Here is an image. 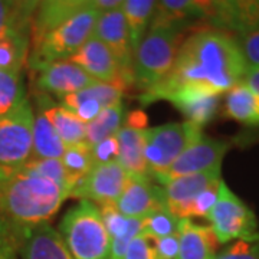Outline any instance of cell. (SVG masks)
Masks as SVG:
<instances>
[{
	"label": "cell",
	"mask_w": 259,
	"mask_h": 259,
	"mask_svg": "<svg viewBox=\"0 0 259 259\" xmlns=\"http://www.w3.org/2000/svg\"><path fill=\"white\" fill-rule=\"evenodd\" d=\"M125 259H157V246L156 238L140 232L130 243Z\"/></svg>",
	"instance_id": "cell-36"
},
{
	"label": "cell",
	"mask_w": 259,
	"mask_h": 259,
	"mask_svg": "<svg viewBox=\"0 0 259 259\" xmlns=\"http://www.w3.org/2000/svg\"><path fill=\"white\" fill-rule=\"evenodd\" d=\"M202 128L189 121L167 122L144 130V157L153 179L164 175L176 158L203 137Z\"/></svg>",
	"instance_id": "cell-6"
},
{
	"label": "cell",
	"mask_w": 259,
	"mask_h": 259,
	"mask_svg": "<svg viewBox=\"0 0 259 259\" xmlns=\"http://www.w3.org/2000/svg\"><path fill=\"white\" fill-rule=\"evenodd\" d=\"M68 61L78 65L95 81L112 85L122 93L128 91L130 85L121 74L115 58L97 36L90 37Z\"/></svg>",
	"instance_id": "cell-11"
},
{
	"label": "cell",
	"mask_w": 259,
	"mask_h": 259,
	"mask_svg": "<svg viewBox=\"0 0 259 259\" xmlns=\"http://www.w3.org/2000/svg\"><path fill=\"white\" fill-rule=\"evenodd\" d=\"M185 26L150 23L147 33L133 54L134 87L144 94L163 82L173 69Z\"/></svg>",
	"instance_id": "cell-3"
},
{
	"label": "cell",
	"mask_w": 259,
	"mask_h": 259,
	"mask_svg": "<svg viewBox=\"0 0 259 259\" xmlns=\"http://www.w3.org/2000/svg\"><path fill=\"white\" fill-rule=\"evenodd\" d=\"M252 93H255L259 97V68H249L246 69V74L243 76V81Z\"/></svg>",
	"instance_id": "cell-42"
},
{
	"label": "cell",
	"mask_w": 259,
	"mask_h": 259,
	"mask_svg": "<svg viewBox=\"0 0 259 259\" xmlns=\"http://www.w3.org/2000/svg\"><path fill=\"white\" fill-rule=\"evenodd\" d=\"M35 114L28 98L0 117V167L19 170L32 156Z\"/></svg>",
	"instance_id": "cell-8"
},
{
	"label": "cell",
	"mask_w": 259,
	"mask_h": 259,
	"mask_svg": "<svg viewBox=\"0 0 259 259\" xmlns=\"http://www.w3.org/2000/svg\"><path fill=\"white\" fill-rule=\"evenodd\" d=\"M128 175L118 161L94 166V168L76 183L69 194L71 199L88 200L100 206H115L124 187L127 185Z\"/></svg>",
	"instance_id": "cell-9"
},
{
	"label": "cell",
	"mask_w": 259,
	"mask_h": 259,
	"mask_svg": "<svg viewBox=\"0 0 259 259\" xmlns=\"http://www.w3.org/2000/svg\"><path fill=\"white\" fill-rule=\"evenodd\" d=\"M216 259H259V239L236 241L218 253Z\"/></svg>",
	"instance_id": "cell-38"
},
{
	"label": "cell",
	"mask_w": 259,
	"mask_h": 259,
	"mask_svg": "<svg viewBox=\"0 0 259 259\" xmlns=\"http://www.w3.org/2000/svg\"><path fill=\"white\" fill-rule=\"evenodd\" d=\"M39 108L47 114L48 120L54 125L61 140L66 147H72L76 144L85 143L87 124L79 120L75 114L68 111L62 105H55L48 98V95L42 94L37 97Z\"/></svg>",
	"instance_id": "cell-23"
},
{
	"label": "cell",
	"mask_w": 259,
	"mask_h": 259,
	"mask_svg": "<svg viewBox=\"0 0 259 259\" xmlns=\"http://www.w3.org/2000/svg\"><path fill=\"white\" fill-rule=\"evenodd\" d=\"M65 199L68 193L55 182L22 167L0 194V218L32 231L55 216Z\"/></svg>",
	"instance_id": "cell-2"
},
{
	"label": "cell",
	"mask_w": 259,
	"mask_h": 259,
	"mask_svg": "<svg viewBox=\"0 0 259 259\" xmlns=\"http://www.w3.org/2000/svg\"><path fill=\"white\" fill-rule=\"evenodd\" d=\"M157 6L154 0H125L122 2V13L128 28L130 44L133 54L140 45L141 39L147 33L153 15Z\"/></svg>",
	"instance_id": "cell-27"
},
{
	"label": "cell",
	"mask_w": 259,
	"mask_h": 259,
	"mask_svg": "<svg viewBox=\"0 0 259 259\" xmlns=\"http://www.w3.org/2000/svg\"><path fill=\"white\" fill-rule=\"evenodd\" d=\"M180 222L182 219L176 218L175 214L167 210V207L156 210L147 218L143 219L141 232L148 233L154 238H166L170 235H176L180 231Z\"/></svg>",
	"instance_id": "cell-33"
},
{
	"label": "cell",
	"mask_w": 259,
	"mask_h": 259,
	"mask_svg": "<svg viewBox=\"0 0 259 259\" xmlns=\"http://www.w3.org/2000/svg\"><path fill=\"white\" fill-rule=\"evenodd\" d=\"M28 55V35H10L0 40V71H22Z\"/></svg>",
	"instance_id": "cell-31"
},
{
	"label": "cell",
	"mask_w": 259,
	"mask_h": 259,
	"mask_svg": "<svg viewBox=\"0 0 259 259\" xmlns=\"http://www.w3.org/2000/svg\"><path fill=\"white\" fill-rule=\"evenodd\" d=\"M23 167H26L28 170L36 173V175H40V176L47 177L49 180L55 182L61 189H64L65 192L68 193V197H69L72 187L68 182L64 164H62L61 160H51V158H48V160H29Z\"/></svg>",
	"instance_id": "cell-34"
},
{
	"label": "cell",
	"mask_w": 259,
	"mask_h": 259,
	"mask_svg": "<svg viewBox=\"0 0 259 259\" xmlns=\"http://www.w3.org/2000/svg\"><path fill=\"white\" fill-rule=\"evenodd\" d=\"M121 8L112 10V12L102 13L97 20V25L94 29V36L98 37L102 44L108 48V51L111 52L120 66L124 79L131 87V85H134L133 49H131V44H130L127 22H125Z\"/></svg>",
	"instance_id": "cell-12"
},
{
	"label": "cell",
	"mask_w": 259,
	"mask_h": 259,
	"mask_svg": "<svg viewBox=\"0 0 259 259\" xmlns=\"http://www.w3.org/2000/svg\"><path fill=\"white\" fill-rule=\"evenodd\" d=\"M206 2L190 0H163L157 2L151 23L182 25L192 19H204Z\"/></svg>",
	"instance_id": "cell-28"
},
{
	"label": "cell",
	"mask_w": 259,
	"mask_h": 259,
	"mask_svg": "<svg viewBox=\"0 0 259 259\" xmlns=\"http://www.w3.org/2000/svg\"><path fill=\"white\" fill-rule=\"evenodd\" d=\"M204 20L210 28L239 36L259 28V0L206 2Z\"/></svg>",
	"instance_id": "cell-13"
},
{
	"label": "cell",
	"mask_w": 259,
	"mask_h": 259,
	"mask_svg": "<svg viewBox=\"0 0 259 259\" xmlns=\"http://www.w3.org/2000/svg\"><path fill=\"white\" fill-rule=\"evenodd\" d=\"M115 207L121 214L130 219H144L156 210L164 209L161 187L153 183L148 177L128 176Z\"/></svg>",
	"instance_id": "cell-15"
},
{
	"label": "cell",
	"mask_w": 259,
	"mask_h": 259,
	"mask_svg": "<svg viewBox=\"0 0 259 259\" xmlns=\"http://www.w3.org/2000/svg\"><path fill=\"white\" fill-rule=\"evenodd\" d=\"M219 97L221 95L197 88H182L170 94L166 100L171 102L189 122L202 128L214 118L219 110Z\"/></svg>",
	"instance_id": "cell-18"
},
{
	"label": "cell",
	"mask_w": 259,
	"mask_h": 259,
	"mask_svg": "<svg viewBox=\"0 0 259 259\" xmlns=\"http://www.w3.org/2000/svg\"><path fill=\"white\" fill-rule=\"evenodd\" d=\"M122 115H124L122 102L104 108L95 120L87 124L85 144L93 148L95 144L101 143L102 140L117 136L118 130L121 128Z\"/></svg>",
	"instance_id": "cell-29"
},
{
	"label": "cell",
	"mask_w": 259,
	"mask_h": 259,
	"mask_svg": "<svg viewBox=\"0 0 259 259\" xmlns=\"http://www.w3.org/2000/svg\"><path fill=\"white\" fill-rule=\"evenodd\" d=\"M223 115L246 125H259V97L243 82L226 93Z\"/></svg>",
	"instance_id": "cell-25"
},
{
	"label": "cell",
	"mask_w": 259,
	"mask_h": 259,
	"mask_svg": "<svg viewBox=\"0 0 259 259\" xmlns=\"http://www.w3.org/2000/svg\"><path fill=\"white\" fill-rule=\"evenodd\" d=\"M97 81L78 65L69 61H61L37 71L36 88L42 94H54L58 98L78 93Z\"/></svg>",
	"instance_id": "cell-17"
},
{
	"label": "cell",
	"mask_w": 259,
	"mask_h": 259,
	"mask_svg": "<svg viewBox=\"0 0 259 259\" xmlns=\"http://www.w3.org/2000/svg\"><path fill=\"white\" fill-rule=\"evenodd\" d=\"M19 255L20 259H72L59 232L48 222L30 231Z\"/></svg>",
	"instance_id": "cell-21"
},
{
	"label": "cell",
	"mask_w": 259,
	"mask_h": 259,
	"mask_svg": "<svg viewBox=\"0 0 259 259\" xmlns=\"http://www.w3.org/2000/svg\"><path fill=\"white\" fill-rule=\"evenodd\" d=\"M100 212H101L104 226L110 235V239L118 238V236H122L124 233H127L131 223H133V219L121 214L115 206H102Z\"/></svg>",
	"instance_id": "cell-35"
},
{
	"label": "cell",
	"mask_w": 259,
	"mask_h": 259,
	"mask_svg": "<svg viewBox=\"0 0 259 259\" xmlns=\"http://www.w3.org/2000/svg\"><path fill=\"white\" fill-rule=\"evenodd\" d=\"M91 154H93L94 166H100V164H107V163L118 161L120 148H118L117 136L108 137V139L102 140L101 143L95 144L91 148Z\"/></svg>",
	"instance_id": "cell-39"
},
{
	"label": "cell",
	"mask_w": 259,
	"mask_h": 259,
	"mask_svg": "<svg viewBox=\"0 0 259 259\" xmlns=\"http://www.w3.org/2000/svg\"><path fill=\"white\" fill-rule=\"evenodd\" d=\"M61 161L64 164L68 182L72 189L94 168L91 147L87 146L85 143L76 144L72 147H66Z\"/></svg>",
	"instance_id": "cell-30"
},
{
	"label": "cell",
	"mask_w": 259,
	"mask_h": 259,
	"mask_svg": "<svg viewBox=\"0 0 259 259\" xmlns=\"http://www.w3.org/2000/svg\"><path fill=\"white\" fill-rule=\"evenodd\" d=\"M246 68H259V28L235 36Z\"/></svg>",
	"instance_id": "cell-37"
},
{
	"label": "cell",
	"mask_w": 259,
	"mask_h": 259,
	"mask_svg": "<svg viewBox=\"0 0 259 259\" xmlns=\"http://www.w3.org/2000/svg\"><path fill=\"white\" fill-rule=\"evenodd\" d=\"M39 2H0V40L30 33L32 16Z\"/></svg>",
	"instance_id": "cell-26"
},
{
	"label": "cell",
	"mask_w": 259,
	"mask_h": 259,
	"mask_svg": "<svg viewBox=\"0 0 259 259\" xmlns=\"http://www.w3.org/2000/svg\"><path fill=\"white\" fill-rule=\"evenodd\" d=\"M101 13L87 2L72 18L51 30L42 39L29 45L28 62L32 71H40L48 65L68 61L94 35V29Z\"/></svg>",
	"instance_id": "cell-4"
},
{
	"label": "cell",
	"mask_w": 259,
	"mask_h": 259,
	"mask_svg": "<svg viewBox=\"0 0 259 259\" xmlns=\"http://www.w3.org/2000/svg\"><path fill=\"white\" fill-rule=\"evenodd\" d=\"M18 170H10V168H5V167H0V194L3 192L5 186L9 183V180L12 177L15 176Z\"/></svg>",
	"instance_id": "cell-44"
},
{
	"label": "cell",
	"mask_w": 259,
	"mask_h": 259,
	"mask_svg": "<svg viewBox=\"0 0 259 259\" xmlns=\"http://www.w3.org/2000/svg\"><path fill=\"white\" fill-rule=\"evenodd\" d=\"M222 168H212L203 173L183 176L161 186L163 200L167 210L179 219H187V210L194 199L206 189L222 182Z\"/></svg>",
	"instance_id": "cell-14"
},
{
	"label": "cell",
	"mask_w": 259,
	"mask_h": 259,
	"mask_svg": "<svg viewBox=\"0 0 259 259\" xmlns=\"http://www.w3.org/2000/svg\"><path fill=\"white\" fill-rule=\"evenodd\" d=\"M85 3L87 2L78 0H54L37 3L30 23L29 45L37 42L51 30L62 25L65 20L72 18L78 10L82 9Z\"/></svg>",
	"instance_id": "cell-20"
},
{
	"label": "cell",
	"mask_w": 259,
	"mask_h": 259,
	"mask_svg": "<svg viewBox=\"0 0 259 259\" xmlns=\"http://www.w3.org/2000/svg\"><path fill=\"white\" fill-rule=\"evenodd\" d=\"M177 259H216L219 241L210 226L196 225L190 219L180 222Z\"/></svg>",
	"instance_id": "cell-19"
},
{
	"label": "cell",
	"mask_w": 259,
	"mask_h": 259,
	"mask_svg": "<svg viewBox=\"0 0 259 259\" xmlns=\"http://www.w3.org/2000/svg\"><path fill=\"white\" fill-rule=\"evenodd\" d=\"M179 242L180 235H170L166 238H156V246H157V259H177L179 253Z\"/></svg>",
	"instance_id": "cell-41"
},
{
	"label": "cell",
	"mask_w": 259,
	"mask_h": 259,
	"mask_svg": "<svg viewBox=\"0 0 259 259\" xmlns=\"http://www.w3.org/2000/svg\"><path fill=\"white\" fill-rule=\"evenodd\" d=\"M229 147L231 144L228 141L214 140L203 136L199 141L186 148L166 173L158 176L156 180L163 186L167 182L179 177L203 173L212 168H221L223 157L228 153Z\"/></svg>",
	"instance_id": "cell-10"
},
{
	"label": "cell",
	"mask_w": 259,
	"mask_h": 259,
	"mask_svg": "<svg viewBox=\"0 0 259 259\" xmlns=\"http://www.w3.org/2000/svg\"><path fill=\"white\" fill-rule=\"evenodd\" d=\"M125 125L134 127V128L146 130V125H147V115H146V112L141 111V110L131 112L127 117V120H125Z\"/></svg>",
	"instance_id": "cell-43"
},
{
	"label": "cell",
	"mask_w": 259,
	"mask_h": 259,
	"mask_svg": "<svg viewBox=\"0 0 259 259\" xmlns=\"http://www.w3.org/2000/svg\"><path fill=\"white\" fill-rule=\"evenodd\" d=\"M59 235L72 259H110L111 239L97 204L79 200L72 206L59 223Z\"/></svg>",
	"instance_id": "cell-5"
},
{
	"label": "cell",
	"mask_w": 259,
	"mask_h": 259,
	"mask_svg": "<svg viewBox=\"0 0 259 259\" xmlns=\"http://www.w3.org/2000/svg\"><path fill=\"white\" fill-rule=\"evenodd\" d=\"M122 94V91L112 85L97 81L85 90L62 97L61 105L88 124L95 120L104 108L120 104Z\"/></svg>",
	"instance_id": "cell-16"
},
{
	"label": "cell",
	"mask_w": 259,
	"mask_h": 259,
	"mask_svg": "<svg viewBox=\"0 0 259 259\" xmlns=\"http://www.w3.org/2000/svg\"><path fill=\"white\" fill-rule=\"evenodd\" d=\"M246 64L235 35L214 28L196 29L183 39L173 69L143 102L166 100L182 88H197L222 95L243 81Z\"/></svg>",
	"instance_id": "cell-1"
},
{
	"label": "cell",
	"mask_w": 259,
	"mask_h": 259,
	"mask_svg": "<svg viewBox=\"0 0 259 259\" xmlns=\"http://www.w3.org/2000/svg\"><path fill=\"white\" fill-rule=\"evenodd\" d=\"M221 185V183H219ZM219 185L212 186L209 189H206L203 193H200L194 202L190 204L189 210H187V219L192 216H199V218H207V214L210 213L213 206L218 200V193H219Z\"/></svg>",
	"instance_id": "cell-40"
},
{
	"label": "cell",
	"mask_w": 259,
	"mask_h": 259,
	"mask_svg": "<svg viewBox=\"0 0 259 259\" xmlns=\"http://www.w3.org/2000/svg\"><path fill=\"white\" fill-rule=\"evenodd\" d=\"M25 98L22 71H0V117L12 111Z\"/></svg>",
	"instance_id": "cell-32"
},
{
	"label": "cell",
	"mask_w": 259,
	"mask_h": 259,
	"mask_svg": "<svg viewBox=\"0 0 259 259\" xmlns=\"http://www.w3.org/2000/svg\"><path fill=\"white\" fill-rule=\"evenodd\" d=\"M207 219L221 245L235 239H259L258 221L255 213L232 192L223 180L219 185L218 200L207 214Z\"/></svg>",
	"instance_id": "cell-7"
},
{
	"label": "cell",
	"mask_w": 259,
	"mask_h": 259,
	"mask_svg": "<svg viewBox=\"0 0 259 259\" xmlns=\"http://www.w3.org/2000/svg\"><path fill=\"white\" fill-rule=\"evenodd\" d=\"M66 146L56 133L44 110L37 108L33 120V144L30 160H61Z\"/></svg>",
	"instance_id": "cell-24"
},
{
	"label": "cell",
	"mask_w": 259,
	"mask_h": 259,
	"mask_svg": "<svg viewBox=\"0 0 259 259\" xmlns=\"http://www.w3.org/2000/svg\"><path fill=\"white\" fill-rule=\"evenodd\" d=\"M118 140V163L128 176L153 179L144 157V130L122 125L117 133Z\"/></svg>",
	"instance_id": "cell-22"
}]
</instances>
